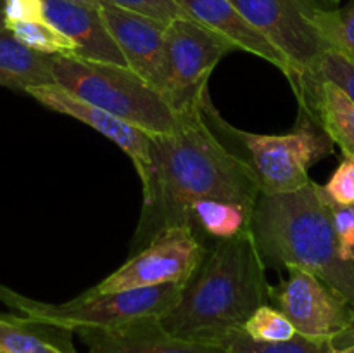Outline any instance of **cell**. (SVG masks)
Segmentation results:
<instances>
[{"mask_svg": "<svg viewBox=\"0 0 354 353\" xmlns=\"http://www.w3.org/2000/svg\"><path fill=\"white\" fill-rule=\"evenodd\" d=\"M325 2H328V3H334V6H337V3H339V0H325Z\"/></svg>", "mask_w": 354, "mask_h": 353, "instance_id": "obj_32", "label": "cell"}, {"mask_svg": "<svg viewBox=\"0 0 354 353\" xmlns=\"http://www.w3.org/2000/svg\"><path fill=\"white\" fill-rule=\"evenodd\" d=\"M289 277L273 287L272 300L292 322L296 332L311 339L334 341L354 331V305L327 282L290 266Z\"/></svg>", "mask_w": 354, "mask_h": 353, "instance_id": "obj_10", "label": "cell"}, {"mask_svg": "<svg viewBox=\"0 0 354 353\" xmlns=\"http://www.w3.org/2000/svg\"><path fill=\"white\" fill-rule=\"evenodd\" d=\"M142 187L144 208L133 251L166 228L189 225V210L197 201H232L254 210L261 196L249 163L218 137L204 116L203 104L178 114L173 132L152 135L151 166Z\"/></svg>", "mask_w": 354, "mask_h": 353, "instance_id": "obj_1", "label": "cell"}, {"mask_svg": "<svg viewBox=\"0 0 354 353\" xmlns=\"http://www.w3.org/2000/svg\"><path fill=\"white\" fill-rule=\"evenodd\" d=\"M330 353H354V343L349 346H344V348H335L334 346V350Z\"/></svg>", "mask_w": 354, "mask_h": 353, "instance_id": "obj_30", "label": "cell"}, {"mask_svg": "<svg viewBox=\"0 0 354 353\" xmlns=\"http://www.w3.org/2000/svg\"><path fill=\"white\" fill-rule=\"evenodd\" d=\"M242 331L252 338L254 341H265V343H277V341H287L292 339L297 334L296 327L292 322L279 310L270 305H263L259 307L248 322L244 324Z\"/></svg>", "mask_w": 354, "mask_h": 353, "instance_id": "obj_22", "label": "cell"}, {"mask_svg": "<svg viewBox=\"0 0 354 353\" xmlns=\"http://www.w3.org/2000/svg\"><path fill=\"white\" fill-rule=\"evenodd\" d=\"M48 325L21 315H0V350L7 353H75L47 334Z\"/></svg>", "mask_w": 354, "mask_h": 353, "instance_id": "obj_19", "label": "cell"}, {"mask_svg": "<svg viewBox=\"0 0 354 353\" xmlns=\"http://www.w3.org/2000/svg\"><path fill=\"white\" fill-rule=\"evenodd\" d=\"M203 113L218 137L235 141L242 159L249 163L263 194L292 192L310 182V168L334 152V141L299 111L296 127L282 135H263L239 130L221 120L213 109L209 97L203 102Z\"/></svg>", "mask_w": 354, "mask_h": 353, "instance_id": "obj_5", "label": "cell"}, {"mask_svg": "<svg viewBox=\"0 0 354 353\" xmlns=\"http://www.w3.org/2000/svg\"><path fill=\"white\" fill-rule=\"evenodd\" d=\"M100 16L114 42L124 55L128 68L156 90L162 92L165 83V31L166 23L123 9L102 0Z\"/></svg>", "mask_w": 354, "mask_h": 353, "instance_id": "obj_12", "label": "cell"}, {"mask_svg": "<svg viewBox=\"0 0 354 353\" xmlns=\"http://www.w3.org/2000/svg\"><path fill=\"white\" fill-rule=\"evenodd\" d=\"M292 66L294 73L313 68L334 51L339 6L325 0H232ZM289 78V76H287Z\"/></svg>", "mask_w": 354, "mask_h": 353, "instance_id": "obj_7", "label": "cell"}, {"mask_svg": "<svg viewBox=\"0 0 354 353\" xmlns=\"http://www.w3.org/2000/svg\"><path fill=\"white\" fill-rule=\"evenodd\" d=\"M254 210L244 204L221 199H201L189 210V225L201 237L214 239V242L228 241L251 228Z\"/></svg>", "mask_w": 354, "mask_h": 353, "instance_id": "obj_18", "label": "cell"}, {"mask_svg": "<svg viewBox=\"0 0 354 353\" xmlns=\"http://www.w3.org/2000/svg\"><path fill=\"white\" fill-rule=\"evenodd\" d=\"M324 76L328 82L335 83L354 100V62L349 61L341 52L328 51L315 62L313 68L306 69Z\"/></svg>", "mask_w": 354, "mask_h": 353, "instance_id": "obj_23", "label": "cell"}, {"mask_svg": "<svg viewBox=\"0 0 354 353\" xmlns=\"http://www.w3.org/2000/svg\"><path fill=\"white\" fill-rule=\"evenodd\" d=\"M182 291V284H162L116 293H93L88 289L75 300L50 305L30 300L0 286V300L19 311L21 317L69 332L111 329L145 317L161 318L178 303Z\"/></svg>", "mask_w": 354, "mask_h": 353, "instance_id": "obj_6", "label": "cell"}, {"mask_svg": "<svg viewBox=\"0 0 354 353\" xmlns=\"http://www.w3.org/2000/svg\"><path fill=\"white\" fill-rule=\"evenodd\" d=\"M334 51L354 62V0L337 9Z\"/></svg>", "mask_w": 354, "mask_h": 353, "instance_id": "obj_27", "label": "cell"}, {"mask_svg": "<svg viewBox=\"0 0 354 353\" xmlns=\"http://www.w3.org/2000/svg\"><path fill=\"white\" fill-rule=\"evenodd\" d=\"M322 189L335 206H354V156L342 154L341 165Z\"/></svg>", "mask_w": 354, "mask_h": 353, "instance_id": "obj_24", "label": "cell"}, {"mask_svg": "<svg viewBox=\"0 0 354 353\" xmlns=\"http://www.w3.org/2000/svg\"><path fill=\"white\" fill-rule=\"evenodd\" d=\"M180 9L203 26L230 42L235 48L251 52L272 62L286 76L292 75V66L286 55L234 6L232 0H175Z\"/></svg>", "mask_w": 354, "mask_h": 353, "instance_id": "obj_15", "label": "cell"}, {"mask_svg": "<svg viewBox=\"0 0 354 353\" xmlns=\"http://www.w3.org/2000/svg\"><path fill=\"white\" fill-rule=\"evenodd\" d=\"M0 353H7V352H2V350H0Z\"/></svg>", "mask_w": 354, "mask_h": 353, "instance_id": "obj_34", "label": "cell"}, {"mask_svg": "<svg viewBox=\"0 0 354 353\" xmlns=\"http://www.w3.org/2000/svg\"><path fill=\"white\" fill-rule=\"evenodd\" d=\"M26 93L35 97L38 102L44 104L48 109L75 118V120L88 125L100 135L113 141L118 147L123 149V152L130 156L140 180L144 179L149 166H151V134L127 123V121L114 116L102 107H97L86 100L80 99L57 83L31 87L26 90Z\"/></svg>", "mask_w": 354, "mask_h": 353, "instance_id": "obj_11", "label": "cell"}, {"mask_svg": "<svg viewBox=\"0 0 354 353\" xmlns=\"http://www.w3.org/2000/svg\"><path fill=\"white\" fill-rule=\"evenodd\" d=\"M45 21L64 33L78 47L76 57L128 66L107 30L99 7L71 0H44Z\"/></svg>", "mask_w": 354, "mask_h": 353, "instance_id": "obj_16", "label": "cell"}, {"mask_svg": "<svg viewBox=\"0 0 354 353\" xmlns=\"http://www.w3.org/2000/svg\"><path fill=\"white\" fill-rule=\"evenodd\" d=\"M232 51L235 47L230 42L190 17H176L166 24L161 93L176 114L203 104L211 71Z\"/></svg>", "mask_w": 354, "mask_h": 353, "instance_id": "obj_8", "label": "cell"}, {"mask_svg": "<svg viewBox=\"0 0 354 353\" xmlns=\"http://www.w3.org/2000/svg\"><path fill=\"white\" fill-rule=\"evenodd\" d=\"M207 251V246L190 225H175L156 235L127 263L90 289L93 293H116L162 284L185 286L203 265Z\"/></svg>", "mask_w": 354, "mask_h": 353, "instance_id": "obj_9", "label": "cell"}, {"mask_svg": "<svg viewBox=\"0 0 354 353\" xmlns=\"http://www.w3.org/2000/svg\"><path fill=\"white\" fill-rule=\"evenodd\" d=\"M332 215H334L339 255L344 262L354 263V206L332 204Z\"/></svg>", "mask_w": 354, "mask_h": 353, "instance_id": "obj_26", "label": "cell"}, {"mask_svg": "<svg viewBox=\"0 0 354 353\" xmlns=\"http://www.w3.org/2000/svg\"><path fill=\"white\" fill-rule=\"evenodd\" d=\"M123 9L144 14V16L158 19L161 23H171L176 17H189L175 0H106Z\"/></svg>", "mask_w": 354, "mask_h": 353, "instance_id": "obj_25", "label": "cell"}, {"mask_svg": "<svg viewBox=\"0 0 354 353\" xmlns=\"http://www.w3.org/2000/svg\"><path fill=\"white\" fill-rule=\"evenodd\" d=\"M55 83L50 55L21 44L9 28L0 30V85L26 92L31 87Z\"/></svg>", "mask_w": 354, "mask_h": 353, "instance_id": "obj_17", "label": "cell"}, {"mask_svg": "<svg viewBox=\"0 0 354 353\" xmlns=\"http://www.w3.org/2000/svg\"><path fill=\"white\" fill-rule=\"evenodd\" d=\"M351 336H353V339H354V331H353V332H351Z\"/></svg>", "mask_w": 354, "mask_h": 353, "instance_id": "obj_33", "label": "cell"}, {"mask_svg": "<svg viewBox=\"0 0 354 353\" xmlns=\"http://www.w3.org/2000/svg\"><path fill=\"white\" fill-rule=\"evenodd\" d=\"M50 71L57 85L147 134H169L178 125L165 96L128 66L50 55Z\"/></svg>", "mask_w": 354, "mask_h": 353, "instance_id": "obj_4", "label": "cell"}, {"mask_svg": "<svg viewBox=\"0 0 354 353\" xmlns=\"http://www.w3.org/2000/svg\"><path fill=\"white\" fill-rule=\"evenodd\" d=\"M86 353H228L221 345L169 334L158 317H145L111 329H82Z\"/></svg>", "mask_w": 354, "mask_h": 353, "instance_id": "obj_13", "label": "cell"}, {"mask_svg": "<svg viewBox=\"0 0 354 353\" xmlns=\"http://www.w3.org/2000/svg\"><path fill=\"white\" fill-rule=\"evenodd\" d=\"M6 26L23 21H40L44 16V0H6Z\"/></svg>", "mask_w": 354, "mask_h": 353, "instance_id": "obj_28", "label": "cell"}, {"mask_svg": "<svg viewBox=\"0 0 354 353\" xmlns=\"http://www.w3.org/2000/svg\"><path fill=\"white\" fill-rule=\"evenodd\" d=\"M14 37L33 51L47 55H76L78 47L48 21H23L7 24Z\"/></svg>", "mask_w": 354, "mask_h": 353, "instance_id": "obj_21", "label": "cell"}, {"mask_svg": "<svg viewBox=\"0 0 354 353\" xmlns=\"http://www.w3.org/2000/svg\"><path fill=\"white\" fill-rule=\"evenodd\" d=\"M272 291L266 262L249 228L237 237L214 242L183 286L178 303L159 322L176 338L218 345L268 305Z\"/></svg>", "mask_w": 354, "mask_h": 353, "instance_id": "obj_2", "label": "cell"}, {"mask_svg": "<svg viewBox=\"0 0 354 353\" xmlns=\"http://www.w3.org/2000/svg\"><path fill=\"white\" fill-rule=\"evenodd\" d=\"M6 0H0V30L6 28Z\"/></svg>", "mask_w": 354, "mask_h": 353, "instance_id": "obj_29", "label": "cell"}, {"mask_svg": "<svg viewBox=\"0 0 354 353\" xmlns=\"http://www.w3.org/2000/svg\"><path fill=\"white\" fill-rule=\"evenodd\" d=\"M290 85L299 102V111L306 113L342 154L354 156V100L335 83L313 71L294 73Z\"/></svg>", "mask_w": 354, "mask_h": 353, "instance_id": "obj_14", "label": "cell"}, {"mask_svg": "<svg viewBox=\"0 0 354 353\" xmlns=\"http://www.w3.org/2000/svg\"><path fill=\"white\" fill-rule=\"evenodd\" d=\"M71 2H78V3H85V6H92V7H99L102 0H71Z\"/></svg>", "mask_w": 354, "mask_h": 353, "instance_id": "obj_31", "label": "cell"}, {"mask_svg": "<svg viewBox=\"0 0 354 353\" xmlns=\"http://www.w3.org/2000/svg\"><path fill=\"white\" fill-rule=\"evenodd\" d=\"M251 228L266 263L306 270L354 305V263L339 255L332 203L320 183L310 180L292 192H261Z\"/></svg>", "mask_w": 354, "mask_h": 353, "instance_id": "obj_3", "label": "cell"}, {"mask_svg": "<svg viewBox=\"0 0 354 353\" xmlns=\"http://www.w3.org/2000/svg\"><path fill=\"white\" fill-rule=\"evenodd\" d=\"M218 345L223 346L228 353H330L335 346L334 341L311 339L301 334L287 341H254L242 329L228 332Z\"/></svg>", "mask_w": 354, "mask_h": 353, "instance_id": "obj_20", "label": "cell"}]
</instances>
